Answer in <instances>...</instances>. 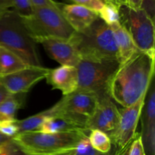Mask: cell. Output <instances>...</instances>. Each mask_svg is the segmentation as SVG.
<instances>
[{
  "instance_id": "6da1fadb",
  "label": "cell",
  "mask_w": 155,
  "mask_h": 155,
  "mask_svg": "<svg viewBox=\"0 0 155 155\" xmlns=\"http://www.w3.org/2000/svg\"><path fill=\"white\" fill-rule=\"evenodd\" d=\"M155 55L137 51L120 63L110 78L107 92L112 100L127 107L146 95L154 77Z\"/></svg>"
},
{
  "instance_id": "7a4b0ae2",
  "label": "cell",
  "mask_w": 155,
  "mask_h": 155,
  "mask_svg": "<svg viewBox=\"0 0 155 155\" xmlns=\"http://www.w3.org/2000/svg\"><path fill=\"white\" fill-rule=\"evenodd\" d=\"M69 40L77 48L81 59L120 62L113 32L110 26L99 18L86 30L75 32Z\"/></svg>"
},
{
  "instance_id": "3957f363",
  "label": "cell",
  "mask_w": 155,
  "mask_h": 155,
  "mask_svg": "<svg viewBox=\"0 0 155 155\" xmlns=\"http://www.w3.org/2000/svg\"><path fill=\"white\" fill-rule=\"evenodd\" d=\"M0 45L8 48L28 66L42 67L36 43L15 11L6 12L0 18Z\"/></svg>"
},
{
  "instance_id": "277c9868",
  "label": "cell",
  "mask_w": 155,
  "mask_h": 155,
  "mask_svg": "<svg viewBox=\"0 0 155 155\" xmlns=\"http://www.w3.org/2000/svg\"><path fill=\"white\" fill-rule=\"evenodd\" d=\"M86 132L47 133L39 131L18 133L12 139L27 151L36 154H57L76 148Z\"/></svg>"
},
{
  "instance_id": "5b68a950",
  "label": "cell",
  "mask_w": 155,
  "mask_h": 155,
  "mask_svg": "<svg viewBox=\"0 0 155 155\" xmlns=\"http://www.w3.org/2000/svg\"><path fill=\"white\" fill-rule=\"evenodd\" d=\"M22 21L35 42L44 37L70 39L75 33L58 8L34 7L33 15Z\"/></svg>"
},
{
  "instance_id": "8992f818",
  "label": "cell",
  "mask_w": 155,
  "mask_h": 155,
  "mask_svg": "<svg viewBox=\"0 0 155 155\" xmlns=\"http://www.w3.org/2000/svg\"><path fill=\"white\" fill-rule=\"evenodd\" d=\"M97 104L98 96L95 94L77 90L64 95L49 110L51 117L64 118L86 131V124L95 113Z\"/></svg>"
},
{
  "instance_id": "52a82bcc",
  "label": "cell",
  "mask_w": 155,
  "mask_h": 155,
  "mask_svg": "<svg viewBox=\"0 0 155 155\" xmlns=\"http://www.w3.org/2000/svg\"><path fill=\"white\" fill-rule=\"evenodd\" d=\"M121 25L128 31L136 48L141 51L155 55L154 21L142 8L119 7Z\"/></svg>"
},
{
  "instance_id": "ba28073f",
  "label": "cell",
  "mask_w": 155,
  "mask_h": 155,
  "mask_svg": "<svg viewBox=\"0 0 155 155\" xmlns=\"http://www.w3.org/2000/svg\"><path fill=\"white\" fill-rule=\"evenodd\" d=\"M119 65L117 61H100L81 59L76 67L78 78L77 90L92 92L98 98L108 95V83Z\"/></svg>"
},
{
  "instance_id": "9c48e42d",
  "label": "cell",
  "mask_w": 155,
  "mask_h": 155,
  "mask_svg": "<svg viewBox=\"0 0 155 155\" xmlns=\"http://www.w3.org/2000/svg\"><path fill=\"white\" fill-rule=\"evenodd\" d=\"M145 96L146 95H143L133 105L120 110V119L117 128L109 136L117 149L127 146L136 137V129L142 116Z\"/></svg>"
},
{
  "instance_id": "30bf717a",
  "label": "cell",
  "mask_w": 155,
  "mask_h": 155,
  "mask_svg": "<svg viewBox=\"0 0 155 155\" xmlns=\"http://www.w3.org/2000/svg\"><path fill=\"white\" fill-rule=\"evenodd\" d=\"M120 119V110L109 95L98 97L95 113L86 124V130H98L105 133L108 136L117 128Z\"/></svg>"
},
{
  "instance_id": "8fae6325",
  "label": "cell",
  "mask_w": 155,
  "mask_h": 155,
  "mask_svg": "<svg viewBox=\"0 0 155 155\" xmlns=\"http://www.w3.org/2000/svg\"><path fill=\"white\" fill-rule=\"evenodd\" d=\"M50 69L29 66L25 69L0 78V83L9 94L27 93L33 86L46 78Z\"/></svg>"
},
{
  "instance_id": "7c38bea8",
  "label": "cell",
  "mask_w": 155,
  "mask_h": 155,
  "mask_svg": "<svg viewBox=\"0 0 155 155\" xmlns=\"http://www.w3.org/2000/svg\"><path fill=\"white\" fill-rule=\"evenodd\" d=\"M36 43H40L48 55L61 66L76 68L81 61L77 48L69 39L44 37L36 39Z\"/></svg>"
},
{
  "instance_id": "4fadbf2b",
  "label": "cell",
  "mask_w": 155,
  "mask_h": 155,
  "mask_svg": "<svg viewBox=\"0 0 155 155\" xmlns=\"http://www.w3.org/2000/svg\"><path fill=\"white\" fill-rule=\"evenodd\" d=\"M141 141L145 155H155V89L154 80L145 96L142 111Z\"/></svg>"
},
{
  "instance_id": "5bb4252c",
  "label": "cell",
  "mask_w": 155,
  "mask_h": 155,
  "mask_svg": "<svg viewBox=\"0 0 155 155\" xmlns=\"http://www.w3.org/2000/svg\"><path fill=\"white\" fill-rule=\"evenodd\" d=\"M60 9L67 22L78 33L86 30L98 18L96 12L83 5L61 3Z\"/></svg>"
},
{
  "instance_id": "9a60e30c",
  "label": "cell",
  "mask_w": 155,
  "mask_h": 155,
  "mask_svg": "<svg viewBox=\"0 0 155 155\" xmlns=\"http://www.w3.org/2000/svg\"><path fill=\"white\" fill-rule=\"evenodd\" d=\"M45 80L51 86V89L60 90L63 96L69 95L78 89L77 70L75 67L61 66L50 69Z\"/></svg>"
},
{
  "instance_id": "2e32d148",
  "label": "cell",
  "mask_w": 155,
  "mask_h": 155,
  "mask_svg": "<svg viewBox=\"0 0 155 155\" xmlns=\"http://www.w3.org/2000/svg\"><path fill=\"white\" fill-rule=\"evenodd\" d=\"M114 36L119 52L120 63L128 60L134 53L139 51L133 42V39L127 30L120 22L114 23L110 25Z\"/></svg>"
},
{
  "instance_id": "e0dca14e",
  "label": "cell",
  "mask_w": 155,
  "mask_h": 155,
  "mask_svg": "<svg viewBox=\"0 0 155 155\" xmlns=\"http://www.w3.org/2000/svg\"><path fill=\"white\" fill-rule=\"evenodd\" d=\"M29 67L22 59L8 48L0 45V78Z\"/></svg>"
},
{
  "instance_id": "ac0fdd59",
  "label": "cell",
  "mask_w": 155,
  "mask_h": 155,
  "mask_svg": "<svg viewBox=\"0 0 155 155\" xmlns=\"http://www.w3.org/2000/svg\"><path fill=\"white\" fill-rule=\"evenodd\" d=\"M27 93L10 94L0 104V121L15 120L16 114L24 107Z\"/></svg>"
},
{
  "instance_id": "d6986e66",
  "label": "cell",
  "mask_w": 155,
  "mask_h": 155,
  "mask_svg": "<svg viewBox=\"0 0 155 155\" xmlns=\"http://www.w3.org/2000/svg\"><path fill=\"white\" fill-rule=\"evenodd\" d=\"M37 131L47 133H69L75 131H85L76 124L59 117H49L44 121Z\"/></svg>"
},
{
  "instance_id": "ffe728a7",
  "label": "cell",
  "mask_w": 155,
  "mask_h": 155,
  "mask_svg": "<svg viewBox=\"0 0 155 155\" xmlns=\"http://www.w3.org/2000/svg\"><path fill=\"white\" fill-rule=\"evenodd\" d=\"M49 117H51L50 110L47 109L25 119L16 120V124L18 126L19 133H24V132L37 131L42 123Z\"/></svg>"
},
{
  "instance_id": "44dd1931",
  "label": "cell",
  "mask_w": 155,
  "mask_h": 155,
  "mask_svg": "<svg viewBox=\"0 0 155 155\" xmlns=\"http://www.w3.org/2000/svg\"><path fill=\"white\" fill-rule=\"evenodd\" d=\"M88 138L94 149L101 154H110L112 148V142L110 137L105 133L98 130H90Z\"/></svg>"
},
{
  "instance_id": "7402d4cb",
  "label": "cell",
  "mask_w": 155,
  "mask_h": 155,
  "mask_svg": "<svg viewBox=\"0 0 155 155\" xmlns=\"http://www.w3.org/2000/svg\"><path fill=\"white\" fill-rule=\"evenodd\" d=\"M98 15V18L109 26L114 23L120 22V20L119 8L114 3H104Z\"/></svg>"
},
{
  "instance_id": "603a6c76",
  "label": "cell",
  "mask_w": 155,
  "mask_h": 155,
  "mask_svg": "<svg viewBox=\"0 0 155 155\" xmlns=\"http://www.w3.org/2000/svg\"><path fill=\"white\" fill-rule=\"evenodd\" d=\"M61 154V153H60ZM0 155H48V154H36L30 153L24 149L22 146L17 143L13 139L5 143L0 145ZM56 155V154H50Z\"/></svg>"
},
{
  "instance_id": "cb8c5ba5",
  "label": "cell",
  "mask_w": 155,
  "mask_h": 155,
  "mask_svg": "<svg viewBox=\"0 0 155 155\" xmlns=\"http://www.w3.org/2000/svg\"><path fill=\"white\" fill-rule=\"evenodd\" d=\"M34 7L30 0H14V9L22 18H30L33 15Z\"/></svg>"
},
{
  "instance_id": "d4e9b609",
  "label": "cell",
  "mask_w": 155,
  "mask_h": 155,
  "mask_svg": "<svg viewBox=\"0 0 155 155\" xmlns=\"http://www.w3.org/2000/svg\"><path fill=\"white\" fill-rule=\"evenodd\" d=\"M72 155H110V154H104L94 149L89 142L88 136H85L80 140L77 146L74 149Z\"/></svg>"
},
{
  "instance_id": "484cf974",
  "label": "cell",
  "mask_w": 155,
  "mask_h": 155,
  "mask_svg": "<svg viewBox=\"0 0 155 155\" xmlns=\"http://www.w3.org/2000/svg\"><path fill=\"white\" fill-rule=\"evenodd\" d=\"M0 133L9 138L15 137L18 133H19L16 124V120L0 121Z\"/></svg>"
},
{
  "instance_id": "4316f807",
  "label": "cell",
  "mask_w": 155,
  "mask_h": 155,
  "mask_svg": "<svg viewBox=\"0 0 155 155\" xmlns=\"http://www.w3.org/2000/svg\"><path fill=\"white\" fill-rule=\"evenodd\" d=\"M74 4L83 5L89 8L92 9L98 13L100 9L103 7L104 3L101 0H71Z\"/></svg>"
},
{
  "instance_id": "83f0119b",
  "label": "cell",
  "mask_w": 155,
  "mask_h": 155,
  "mask_svg": "<svg viewBox=\"0 0 155 155\" xmlns=\"http://www.w3.org/2000/svg\"><path fill=\"white\" fill-rule=\"evenodd\" d=\"M129 155H145L140 135H138L137 138H135L134 140L132 142Z\"/></svg>"
},
{
  "instance_id": "f1b7e54d",
  "label": "cell",
  "mask_w": 155,
  "mask_h": 155,
  "mask_svg": "<svg viewBox=\"0 0 155 155\" xmlns=\"http://www.w3.org/2000/svg\"><path fill=\"white\" fill-rule=\"evenodd\" d=\"M141 8L143 9L150 18L154 21L155 17V0H142Z\"/></svg>"
},
{
  "instance_id": "f546056e",
  "label": "cell",
  "mask_w": 155,
  "mask_h": 155,
  "mask_svg": "<svg viewBox=\"0 0 155 155\" xmlns=\"http://www.w3.org/2000/svg\"><path fill=\"white\" fill-rule=\"evenodd\" d=\"M31 2L33 7H43V6H48V7H53L60 8L61 3L57 2L54 0H30Z\"/></svg>"
},
{
  "instance_id": "4dcf8cb0",
  "label": "cell",
  "mask_w": 155,
  "mask_h": 155,
  "mask_svg": "<svg viewBox=\"0 0 155 155\" xmlns=\"http://www.w3.org/2000/svg\"><path fill=\"white\" fill-rule=\"evenodd\" d=\"M14 0H0V18L9 11H13Z\"/></svg>"
},
{
  "instance_id": "1f68e13d",
  "label": "cell",
  "mask_w": 155,
  "mask_h": 155,
  "mask_svg": "<svg viewBox=\"0 0 155 155\" xmlns=\"http://www.w3.org/2000/svg\"><path fill=\"white\" fill-rule=\"evenodd\" d=\"M126 5L132 8H141L142 0H126Z\"/></svg>"
},
{
  "instance_id": "d6a6232c",
  "label": "cell",
  "mask_w": 155,
  "mask_h": 155,
  "mask_svg": "<svg viewBox=\"0 0 155 155\" xmlns=\"http://www.w3.org/2000/svg\"><path fill=\"white\" fill-rule=\"evenodd\" d=\"M131 143L128 144L127 146H125L124 148H121V149L117 150L116 153H115L114 155H129V153H130V146H131Z\"/></svg>"
},
{
  "instance_id": "836d02e7",
  "label": "cell",
  "mask_w": 155,
  "mask_h": 155,
  "mask_svg": "<svg viewBox=\"0 0 155 155\" xmlns=\"http://www.w3.org/2000/svg\"><path fill=\"white\" fill-rule=\"evenodd\" d=\"M10 94L8 92V91L6 90L4 88V86L2 84H0V104H2L3 101L7 98Z\"/></svg>"
},
{
  "instance_id": "e575fe53",
  "label": "cell",
  "mask_w": 155,
  "mask_h": 155,
  "mask_svg": "<svg viewBox=\"0 0 155 155\" xmlns=\"http://www.w3.org/2000/svg\"><path fill=\"white\" fill-rule=\"evenodd\" d=\"M12 138H9V137H7V136H4V135H2V133H0V145H2V144L5 143V142H8L9 140H11Z\"/></svg>"
},
{
  "instance_id": "d590c367",
  "label": "cell",
  "mask_w": 155,
  "mask_h": 155,
  "mask_svg": "<svg viewBox=\"0 0 155 155\" xmlns=\"http://www.w3.org/2000/svg\"><path fill=\"white\" fill-rule=\"evenodd\" d=\"M113 2L118 8L121 5H126V0H113Z\"/></svg>"
},
{
  "instance_id": "8d00e7d4",
  "label": "cell",
  "mask_w": 155,
  "mask_h": 155,
  "mask_svg": "<svg viewBox=\"0 0 155 155\" xmlns=\"http://www.w3.org/2000/svg\"><path fill=\"white\" fill-rule=\"evenodd\" d=\"M74 150H72V151H66V152H63L61 153V154H56V155H72L73 152H74Z\"/></svg>"
},
{
  "instance_id": "74e56055",
  "label": "cell",
  "mask_w": 155,
  "mask_h": 155,
  "mask_svg": "<svg viewBox=\"0 0 155 155\" xmlns=\"http://www.w3.org/2000/svg\"><path fill=\"white\" fill-rule=\"evenodd\" d=\"M104 3H114L113 0H101Z\"/></svg>"
},
{
  "instance_id": "f35d334b",
  "label": "cell",
  "mask_w": 155,
  "mask_h": 155,
  "mask_svg": "<svg viewBox=\"0 0 155 155\" xmlns=\"http://www.w3.org/2000/svg\"><path fill=\"white\" fill-rule=\"evenodd\" d=\"M0 84H1V83H0Z\"/></svg>"
}]
</instances>
